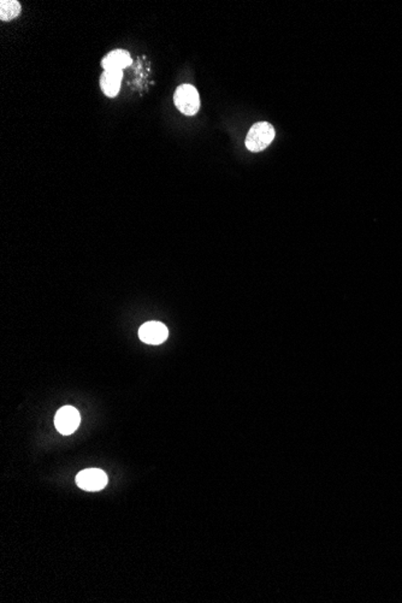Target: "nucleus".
<instances>
[{"label": "nucleus", "instance_id": "1", "mask_svg": "<svg viewBox=\"0 0 402 603\" xmlns=\"http://www.w3.org/2000/svg\"><path fill=\"white\" fill-rule=\"evenodd\" d=\"M275 128L269 122H259L250 128L245 144L250 152H260L269 147L275 139Z\"/></svg>", "mask_w": 402, "mask_h": 603}, {"label": "nucleus", "instance_id": "2", "mask_svg": "<svg viewBox=\"0 0 402 603\" xmlns=\"http://www.w3.org/2000/svg\"><path fill=\"white\" fill-rule=\"evenodd\" d=\"M174 102L177 110L186 116H194L200 110V97L196 87L191 85H182L177 87Z\"/></svg>", "mask_w": 402, "mask_h": 603}, {"label": "nucleus", "instance_id": "3", "mask_svg": "<svg viewBox=\"0 0 402 603\" xmlns=\"http://www.w3.org/2000/svg\"><path fill=\"white\" fill-rule=\"evenodd\" d=\"M80 422V413L76 408L71 406L59 408V411L55 413V425L62 435L74 434L75 431L78 430Z\"/></svg>", "mask_w": 402, "mask_h": 603}, {"label": "nucleus", "instance_id": "4", "mask_svg": "<svg viewBox=\"0 0 402 603\" xmlns=\"http://www.w3.org/2000/svg\"><path fill=\"white\" fill-rule=\"evenodd\" d=\"M76 484L86 491H99L107 484V476L99 469H88L76 476Z\"/></svg>", "mask_w": 402, "mask_h": 603}, {"label": "nucleus", "instance_id": "5", "mask_svg": "<svg viewBox=\"0 0 402 603\" xmlns=\"http://www.w3.org/2000/svg\"><path fill=\"white\" fill-rule=\"evenodd\" d=\"M169 330L160 321H147L139 330L141 341L147 345H160L168 338Z\"/></svg>", "mask_w": 402, "mask_h": 603}, {"label": "nucleus", "instance_id": "6", "mask_svg": "<svg viewBox=\"0 0 402 603\" xmlns=\"http://www.w3.org/2000/svg\"><path fill=\"white\" fill-rule=\"evenodd\" d=\"M122 80H123V71L104 70L100 76V88L104 92V95L109 98H115L121 90Z\"/></svg>", "mask_w": 402, "mask_h": 603}, {"label": "nucleus", "instance_id": "7", "mask_svg": "<svg viewBox=\"0 0 402 603\" xmlns=\"http://www.w3.org/2000/svg\"><path fill=\"white\" fill-rule=\"evenodd\" d=\"M132 64V57L129 52L125 50H115L110 52L105 58L102 60V67L104 70H121L129 67Z\"/></svg>", "mask_w": 402, "mask_h": 603}, {"label": "nucleus", "instance_id": "8", "mask_svg": "<svg viewBox=\"0 0 402 603\" xmlns=\"http://www.w3.org/2000/svg\"><path fill=\"white\" fill-rule=\"evenodd\" d=\"M21 4L16 0H1L0 1V20L8 21L14 20L16 17L20 15Z\"/></svg>", "mask_w": 402, "mask_h": 603}]
</instances>
